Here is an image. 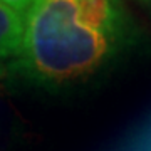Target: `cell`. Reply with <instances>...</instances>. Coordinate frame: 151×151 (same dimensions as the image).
I'll use <instances>...</instances> for the list:
<instances>
[{
    "mask_svg": "<svg viewBox=\"0 0 151 151\" xmlns=\"http://www.w3.org/2000/svg\"><path fill=\"white\" fill-rule=\"evenodd\" d=\"M121 44L86 25L76 0H47L25 22V35L12 72L34 86L59 89L103 69Z\"/></svg>",
    "mask_w": 151,
    "mask_h": 151,
    "instance_id": "6da1fadb",
    "label": "cell"
},
{
    "mask_svg": "<svg viewBox=\"0 0 151 151\" xmlns=\"http://www.w3.org/2000/svg\"><path fill=\"white\" fill-rule=\"evenodd\" d=\"M77 17L86 25L109 35L121 45L129 40L131 27L119 0H76Z\"/></svg>",
    "mask_w": 151,
    "mask_h": 151,
    "instance_id": "7a4b0ae2",
    "label": "cell"
},
{
    "mask_svg": "<svg viewBox=\"0 0 151 151\" xmlns=\"http://www.w3.org/2000/svg\"><path fill=\"white\" fill-rule=\"evenodd\" d=\"M25 35V20L0 2V59H17Z\"/></svg>",
    "mask_w": 151,
    "mask_h": 151,
    "instance_id": "3957f363",
    "label": "cell"
},
{
    "mask_svg": "<svg viewBox=\"0 0 151 151\" xmlns=\"http://www.w3.org/2000/svg\"><path fill=\"white\" fill-rule=\"evenodd\" d=\"M20 134V124L9 99L0 94V151H12Z\"/></svg>",
    "mask_w": 151,
    "mask_h": 151,
    "instance_id": "277c9868",
    "label": "cell"
},
{
    "mask_svg": "<svg viewBox=\"0 0 151 151\" xmlns=\"http://www.w3.org/2000/svg\"><path fill=\"white\" fill-rule=\"evenodd\" d=\"M4 5H7L9 9L19 14V15L27 22L29 15L32 14L34 7H35V0H0Z\"/></svg>",
    "mask_w": 151,
    "mask_h": 151,
    "instance_id": "5b68a950",
    "label": "cell"
},
{
    "mask_svg": "<svg viewBox=\"0 0 151 151\" xmlns=\"http://www.w3.org/2000/svg\"><path fill=\"white\" fill-rule=\"evenodd\" d=\"M44 2H47V0H35V7L40 5V4H44ZM35 7H34V9H35Z\"/></svg>",
    "mask_w": 151,
    "mask_h": 151,
    "instance_id": "8992f818",
    "label": "cell"
},
{
    "mask_svg": "<svg viewBox=\"0 0 151 151\" xmlns=\"http://www.w3.org/2000/svg\"><path fill=\"white\" fill-rule=\"evenodd\" d=\"M4 76V69H2V65H0V77Z\"/></svg>",
    "mask_w": 151,
    "mask_h": 151,
    "instance_id": "52a82bcc",
    "label": "cell"
},
{
    "mask_svg": "<svg viewBox=\"0 0 151 151\" xmlns=\"http://www.w3.org/2000/svg\"><path fill=\"white\" fill-rule=\"evenodd\" d=\"M146 2H148V4H150V5H151V0H146Z\"/></svg>",
    "mask_w": 151,
    "mask_h": 151,
    "instance_id": "ba28073f",
    "label": "cell"
}]
</instances>
